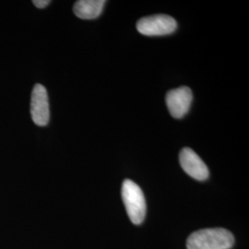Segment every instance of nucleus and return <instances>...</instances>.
Returning a JSON list of instances; mask_svg holds the SVG:
<instances>
[{"instance_id":"nucleus-2","label":"nucleus","mask_w":249,"mask_h":249,"mask_svg":"<svg viewBox=\"0 0 249 249\" xmlns=\"http://www.w3.org/2000/svg\"><path fill=\"white\" fill-rule=\"evenodd\" d=\"M122 199L132 223H142L146 215V200L142 188L133 181L125 179L122 185Z\"/></svg>"},{"instance_id":"nucleus-3","label":"nucleus","mask_w":249,"mask_h":249,"mask_svg":"<svg viewBox=\"0 0 249 249\" xmlns=\"http://www.w3.org/2000/svg\"><path fill=\"white\" fill-rule=\"evenodd\" d=\"M177 29V20L164 14L144 17L137 22L139 33L146 36H167L173 34Z\"/></svg>"},{"instance_id":"nucleus-1","label":"nucleus","mask_w":249,"mask_h":249,"mask_svg":"<svg viewBox=\"0 0 249 249\" xmlns=\"http://www.w3.org/2000/svg\"><path fill=\"white\" fill-rule=\"evenodd\" d=\"M234 244L231 231L223 228H209L192 232L187 241V249H230Z\"/></svg>"},{"instance_id":"nucleus-6","label":"nucleus","mask_w":249,"mask_h":249,"mask_svg":"<svg viewBox=\"0 0 249 249\" xmlns=\"http://www.w3.org/2000/svg\"><path fill=\"white\" fill-rule=\"evenodd\" d=\"M179 161L181 167L191 177L198 181H204L209 178L210 172L204 161L190 148H184L180 151Z\"/></svg>"},{"instance_id":"nucleus-4","label":"nucleus","mask_w":249,"mask_h":249,"mask_svg":"<svg viewBox=\"0 0 249 249\" xmlns=\"http://www.w3.org/2000/svg\"><path fill=\"white\" fill-rule=\"evenodd\" d=\"M165 99L171 116L175 118H182L189 111L193 100V93L188 87L183 86L169 90Z\"/></svg>"},{"instance_id":"nucleus-8","label":"nucleus","mask_w":249,"mask_h":249,"mask_svg":"<svg viewBox=\"0 0 249 249\" xmlns=\"http://www.w3.org/2000/svg\"><path fill=\"white\" fill-rule=\"evenodd\" d=\"M33 3L35 4V6L39 8V9H44L46 6H48L50 4L49 0H35L33 1Z\"/></svg>"},{"instance_id":"nucleus-5","label":"nucleus","mask_w":249,"mask_h":249,"mask_svg":"<svg viewBox=\"0 0 249 249\" xmlns=\"http://www.w3.org/2000/svg\"><path fill=\"white\" fill-rule=\"evenodd\" d=\"M31 114L34 122L37 125L44 126L48 124L50 118L48 95L42 84H36L32 93Z\"/></svg>"},{"instance_id":"nucleus-7","label":"nucleus","mask_w":249,"mask_h":249,"mask_svg":"<svg viewBox=\"0 0 249 249\" xmlns=\"http://www.w3.org/2000/svg\"><path fill=\"white\" fill-rule=\"evenodd\" d=\"M105 5V0H80L75 3L73 11L80 18L93 19L101 15Z\"/></svg>"}]
</instances>
